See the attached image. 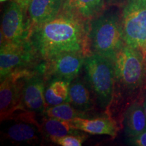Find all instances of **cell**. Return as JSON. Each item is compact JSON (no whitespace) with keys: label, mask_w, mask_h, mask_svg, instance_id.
Instances as JSON below:
<instances>
[{"label":"cell","mask_w":146,"mask_h":146,"mask_svg":"<svg viewBox=\"0 0 146 146\" xmlns=\"http://www.w3.org/2000/svg\"><path fill=\"white\" fill-rule=\"evenodd\" d=\"M143 107L144 111H145V116H146V98H145V100H144V102H143Z\"/></svg>","instance_id":"cell-23"},{"label":"cell","mask_w":146,"mask_h":146,"mask_svg":"<svg viewBox=\"0 0 146 146\" xmlns=\"http://www.w3.org/2000/svg\"><path fill=\"white\" fill-rule=\"evenodd\" d=\"M41 71L39 66L14 71L1 81L0 85V112L1 121L8 120L22 108L23 88L29 78Z\"/></svg>","instance_id":"cell-6"},{"label":"cell","mask_w":146,"mask_h":146,"mask_svg":"<svg viewBox=\"0 0 146 146\" xmlns=\"http://www.w3.org/2000/svg\"><path fill=\"white\" fill-rule=\"evenodd\" d=\"M84 68L86 81L102 109H106L114 98L116 81L114 63L112 60L98 54L85 57Z\"/></svg>","instance_id":"cell-3"},{"label":"cell","mask_w":146,"mask_h":146,"mask_svg":"<svg viewBox=\"0 0 146 146\" xmlns=\"http://www.w3.org/2000/svg\"><path fill=\"white\" fill-rule=\"evenodd\" d=\"M124 129L128 137H135L146 130V116L143 106L135 102L131 104L124 115Z\"/></svg>","instance_id":"cell-16"},{"label":"cell","mask_w":146,"mask_h":146,"mask_svg":"<svg viewBox=\"0 0 146 146\" xmlns=\"http://www.w3.org/2000/svg\"><path fill=\"white\" fill-rule=\"evenodd\" d=\"M86 57L82 52H64L45 60L43 76L45 81L62 79L71 83L77 77Z\"/></svg>","instance_id":"cell-9"},{"label":"cell","mask_w":146,"mask_h":146,"mask_svg":"<svg viewBox=\"0 0 146 146\" xmlns=\"http://www.w3.org/2000/svg\"><path fill=\"white\" fill-rule=\"evenodd\" d=\"M31 32L27 11L16 0L5 6L1 26V43H17L29 38Z\"/></svg>","instance_id":"cell-8"},{"label":"cell","mask_w":146,"mask_h":146,"mask_svg":"<svg viewBox=\"0 0 146 146\" xmlns=\"http://www.w3.org/2000/svg\"><path fill=\"white\" fill-rule=\"evenodd\" d=\"M43 115L64 120H72L76 118H87L85 112H81L73 107L70 103H64L54 106H48L45 110Z\"/></svg>","instance_id":"cell-19"},{"label":"cell","mask_w":146,"mask_h":146,"mask_svg":"<svg viewBox=\"0 0 146 146\" xmlns=\"http://www.w3.org/2000/svg\"><path fill=\"white\" fill-rule=\"evenodd\" d=\"M33 112L21 114L19 118H13L3 128L5 137L13 143H37L41 138V127L33 118Z\"/></svg>","instance_id":"cell-10"},{"label":"cell","mask_w":146,"mask_h":146,"mask_svg":"<svg viewBox=\"0 0 146 146\" xmlns=\"http://www.w3.org/2000/svg\"><path fill=\"white\" fill-rule=\"evenodd\" d=\"M68 81L54 79L45 87V100L47 106H54L64 103H69V87Z\"/></svg>","instance_id":"cell-18"},{"label":"cell","mask_w":146,"mask_h":146,"mask_svg":"<svg viewBox=\"0 0 146 146\" xmlns=\"http://www.w3.org/2000/svg\"><path fill=\"white\" fill-rule=\"evenodd\" d=\"M39 58L29 39L17 43H1V81L14 71L32 68Z\"/></svg>","instance_id":"cell-7"},{"label":"cell","mask_w":146,"mask_h":146,"mask_svg":"<svg viewBox=\"0 0 146 146\" xmlns=\"http://www.w3.org/2000/svg\"><path fill=\"white\" fill-rule=\"evenodd\" d=\"M87 82L76 78L69 87V103L81 112H86L94 108V101Z\"/></svg>","instance_id":"cell-15"},{"label":"cell","mask_w":146,"mask_h":146,"mask_svg":"<svg viewBox=\"0 0 146 146\" xmlns=\"http://www.w3.org/2000/svg\"><path fill=\"white\" fill-rule=\"evenodd\" d=\"M0 1H1V2H3V1H7V0H0Z\"/></svg>","instance_id":"cell-25"},{"label":"cell","mask_w":146,"mask_h":146,"mask_svg":"<svg viewBox=\"0 0 146 146\" xmlns=\"http://www.w3.org/2000/svg\"><path fill=\"white\" fill-rule=\"evenodd\" d=\"M64 0H31L27 8V15L33 28L54 18L62 10Z\"/></svg>","instance_id":"cell-12"},{"label":"cell","mask_w":146,"mask_h":146,"mask_svg":"<svg viewBox=\"0 0 146 146\" xmlns=\"http://www.w3.org/2000/svg\"><path fill=\"white\" fill-rule=\"evenodd\" d=\"M89 23L64 10L51 21L33 28L29 40L41 59L47 60L64 52L91 55Z\"/></svg>","instance_id":"cell-1"},{"label":"cell","mask_w":146,"mask_h":146,"mask_svg":"<svg viewBox=\"0 0 146 146\" xmlns=\"http://www.w3.org/2000/svg\"><path fill=\"white\" fill-rule=\"evenodd\" d=\"M106 0H64L63 9L89 23L106 11Z\"/></svg>","instance_id":"cell-14"},{"label":"cell","mask_w":146,"mask_h":146,"mask_svg":"<svg viewBox=\"0 0 146 146\" xmlns=\"http://www.w3.org/2000/svg\"><path fill=\"white\" fill-rule=\"evenodd\" d=\"M129 143L133 145L146 146V130L135 137H129Z\"/></svg>","instance_id":"cell-21"},{"label":"cell","mask_w":146,"mask_h":146,"mask_svg":"<svg viewBox=\"0 0 146 146\" xmlns=\"http://www.w3.org/2000/svg\"><path fill=\"white\" fill-rule=\"evenodd\" d=\"M87 137L85 135L76 133V134L67 135L61 137L54 139L52 142L61 146H81Z\"/></svg>","instance_id":"cell-20"},{"label":"cell","mask_w":146,"mask_h":146,"mask_svg":"<svg viewBox=\"0 0 146 146\" xmlns=\"http://www.w3.org/2000/svg\"><path fill=\"white\" fill-rule=\"evenodd\" d=\"M106 1L107 3H110L111 1H112V0H106Z\"/></svg>","instance_id":"cell-24"},{"label":"cell","mask_w":146,"mask_h":146,"mask_svg":"<svg viewBox=\"0 0 146 146\" xmlns=\"http://www.w3.org/2000/svg\"><path fill=\"white\" fill-rule=\"evenodd\" d=\"M113 63L116 81L123 89L131 93L143 86L146 79V64L141 50L124 45Z\"/></svg>","instance_id":"cell-4"},{"label":"cell","mask_w":146,"mask_h":146,"mask_svg":"<svg viewBox=\"0 0 146 146\" xmlns=\"http://www.w3.org/2000/svg\"><path fill=\"white\" fill-rule=\"evenodd\" d=\"M42 132L44 133L51 141L67 135L76 134L81 131L74 127L71 120H64L52 117H45L42 120Z\"/></svg>","instance_id":"cell-17"},{"label":"cell","mask_w":146,"mask_h":146,"mask_svg":"<svg viewBox=\"0 0 146 146\" xmlns=\"http://www.w3.org/2000/svg\"><path fill=\"white\" fill-rule=\"evenodd\" d=\"M16 1H17L20 4H21L22 6H23V8L27 11V8H28L29 4L31 0H16Z\"/></svg>","instance_id":"cell-22"},{"label":"cell","mask_w":146,"mask_h":146,"mask_svg":"<svg viewBox=\"0 0 146 146\" xmlns=\"http://www.w3.org/2000/svg\"><path fill=\"white\" fill-rule=\"evenodd\" d=\"M45 80L41 71L29 78L23 88L22 108L23 111L43 114L46 108L45 100Z\"/></svg>","instance_id":"cell-11"},{"label":"cell","mask_w":146,"mask_h":146,"mask_svg":"<svg viewBox=\"0 0 146 146\" xmlns=\"http://www.w3.org/2000/svg\"><path fill=\"white\" fill-rule=\"evenodd\" d=\"M89 45L91 54H98L113 62L123 47L121 18L114 12H106L89 23Z\"/></svg>","instance_id":"cell-2"},{"label":"cell","mask_w":146,"mask_h":146,"mask_svg":"<svg viewBox=\"0 0 146 146\" xmlns=\"http://www.w3.org/2000/svg\"><path fill=\"white\" fill-rule=\"evenodd\" d=\"M78 130L91 135H106L115 137L118 127L116 122L110 116L94 118H76L71 120Z\"/></svg>","instance_id":"cell-13"},{"label":"cell","mask_w":146,"mask_h":146,"mask_svg":"<svg viewBox=\"0 0 146 146\" xmlns=\"http://www.w3.org/2000/svg\"><path fill=\"white\" fill-rule=\"evenodd\" d=\"M120 18L125 44L146 52V0H127Z\"/></svg>","instance_id":"cell-5"}]
</instances>
